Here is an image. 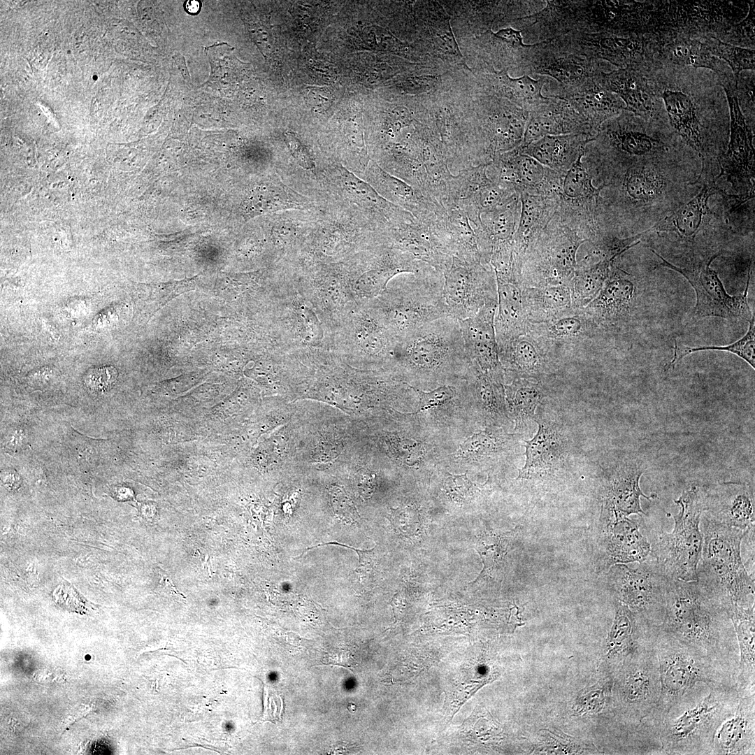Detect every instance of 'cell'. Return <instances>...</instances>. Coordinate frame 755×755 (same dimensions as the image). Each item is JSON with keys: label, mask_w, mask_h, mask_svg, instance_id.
Returning a JSON list of instances; mask_svg holds the SVG:
<instances>
[{"label": "cell", "mask_w": 755, "mask_h": 755, "mask_svg": "<svg viewBox=\"0 0 755 755\" xmlns=\"http://www.w3.org/2000/svg\"><path fill=\"white\" fill-rule=\"evenodd\" d=\"M659 628L709 658L735 680L739 649L730 609L699 580L671 579Z\"/></svg>", "instance_id": "6da1fadb"}, {"label": "cell", "mask_w": 755, "mask_h": 755, "mask_svg": "<svg viewBox=\"0 0 755 755\" xmlns=\"http://www.w3.org/2000/svg\"><path fill=\"white\" fill-rule=\"evenodd\" d=\"M738 699L735 686H696L665 715L661 754L711 755L716 730L735 711Z\"/></svg>", "instance_id": "7a4b0ae2"}, {"label": "cell", "mask_w": 755, "mask_h": 755, "mask_svg": "<svg viewBox=\"0 0 755 755\" xmlns=\"http://www.w3.org/2000/svg\"><path fill=\"white\" fill-rule=\"evenodd\" d=\"M368 302L396 341L426 323L450 317L443 273L429 264L396 275Z\"/></svg>", "instance_id": "3957f363"}, {"label": "cell", "mask_w": 755, "mask_h": 755, "mask_svg": "<svg viewBox=\"0 0 755 755\" xmlns=\"http://www.w3.org/2000/svg\"><path fill=\"white\" fill-rule=\"evenodd\" d=\"M700 528L703 542L698 580L728 606H755L754 580L745 569L741 542L749 531L721 524L705 512Z\"/></svg>", "instance_id": "277c9868"}, {"label": "cell", "mask_w": 755, "mask_h": 755, "mask_svg": "<svg viewBox=\"0 0 755 755\" xmlns=\"http://www.w3.org/2000/svg\"><path fill=\"white\" fill-rule=\"evenodd\" d=\"M654 649L661 691L653 712L662 720L677 701L700 684L711 687L735 686V678L729 672L659 628Z\"/></svg>", "instance_id": "5b68a950"}, {"label": "cell", "mask_w": 755, "mask_h": 755, "mask_svg": "<svg viewBox=\"0 0 755 755\" xmlns=\"http://www.w3.org/2000/svg\"><path fill=\"white\" fill-rule=\"evenodd\" d=\"M392 357L413 376L439 378L468 361L458 320L430 322L395 343Z\"/></svg>", "instance_id": "8992f818"}, {"label": "cell", "mask_w": 755, "mask_h": 755, "mask_svg": "<svg viewBox=\"0 0 755 755\" xmlns=\"http://www.w3.org/2000/svg\"><path fill=\"white\" fill-rule=\"evenodd\" d=\"M586 240L556 211L530 240L521 259L520 284L543 287L569 284L577 268V254Z\"/></svg>", "instance_id": "52a82bcc"}, {"label": "cell", "mask_w": 755, "mask_h": 755, "mask_svg": "<svg viewBox=\"0 0 755 755\" xmlns=\"http://www.w3.org/2000/svg\"><path fill=\"white\" fill-rule=\"evenodd\" d=\"M674 502L679 505L676 515L668 514L674 521L671 532H661L652 543L651 556L671 578L686 582L698 580V566L701 558L703 537L700 528L704 512L703 495L698 487L682 491Z\"/></svg>", "instance_id": "ba28073f"}, {"label": "cell", "mask_w": 755, "mask_h": 755, "mask_svg": "<svg viewBox=\"0 0 755 755\" xmlns=\"http://www.w3.org/2000/svg\"><path fill=\"white\" fill-rule=\"evenodd\" d=\"M612 566L607 570V582L617 601L651 624H661L666 606L667 589L671 577L651 556L635 563Z\"/></svg>", "instance_id": "9c48e42d"}, {"label": "cell", "mask_w": 755, "mask_h": 755, "mask_svg": "<svg viewBox=\"0 0 755 755\" xmlns=\"http://www.w3.org/2000/svg\"><path fill=\"white\" fill-rule=\"evenodd\" d=\"M326 196V204L361 216L379 231L415 220L411 213L387 201L367 182L334 161L327 170Z\"/></svg>", "instance_id": "30bf717a"}, {"label": "cell", "mask_w": 755, "mask_h": 755, "mask_svg": "<svg viewBox=\"0 0 755 755\" xmlns=\"http://www.w3.org/2000/svg\"><path fill=\"white\" fill-rule=\"evenodd\" d=\"M568 52L617 66L654 70L652 36H617L608 33L571 32L552 41Z\"/></svg>", "instance_id": "8fae6325"}, {"label": "cell", "mask_w": 755, "mask_h": 755, "mask_svg": "<svg viewBox=\"0 0 755 755\" xmlns=\"http://www.w3.org/2000/svg\"><path fill=\"white\" fill-rule=\"evenodd\" d=\"M443 275L445 298L454 319L463 320L486 305L498 304L496 275L491 266L452 257Z\"/></svg>", "instance_id": "7c38bea8"}, {"label": "cell", "mask_w": 755, "mask_h": 755, "mask_svg": "<svg viewBox=\"0 0 755 755\" xmlns=\"http://www.w3.org/2000/svg\"><path fill=\"white\" fill-rule=\"evenodd\" d=\"M624 663V669L617 683V696L630 716L632 725L645 735L647 727L644 720L656 707L661 691L654 645L637 652Z\"/></svg>", "instance_id": "4fadbf2b"}, {"label": "cell", "mask_w": 755, "mask_h": 755, "mask_svg": "<svg viewBox=\"0 0 755 755\" xmlns=\"http://www.w3.org/2000/svg\"><path fill=\"white\" fill-rule=\"evenodd\" d=\"M659 257L662 266L674 270L682 275L693 287L696 294L694 317H719L725 319H743L749 321L754 316L747 302L750 269L745 292L738 296L729 295L718 273L710 268L711 262L721 253H718L699 265L690 268L677 267L651 250Z\"/></svg>", "instance_id": "5bb4252c"}, {"label": "cell", "mask_w": 755, "mask_h": 755, "mask_svg": "<svg viewBox=\"0 0 755 755\" xmlns=\"http://www.w3.org/2000/svg\"><path fill=\"white\" fill-rule=\"evenodd\" d=\"M487 173L501 187L519 195H559L565 176L523 153L519 146L498 154L487 165Z\"/></svg>", "instance_id": "9a60e30c"}, {"label": "cell", "mask_w": 755, "mask_h": 755, "mask_svg": "<svg viewBox=\"0 0 755 755\" xmlns=\"http://www.w3.org/2000/svg\"><path fill=\"white\" fill-rule=\"evenodd\" d=\"M719 85L725 92L730 112V141L726 152L719 160L721 172L737 189L754 191V148L752 134L740 106L733 77L721 76ZM754 181V180H752Z\"/></svg>", "instance_id": "2e32d148"}, {"label": "cell", "mask_w": 755, "mask_h": 755, "mask_svg": "<svg viewBox=\"0 0 755 755\" xmlns=\"http://www.w3.org/2000/svg\"><path fill=\"white\" fill-rule=\"evenodd\" d=\"M520 69L526 75L554 79L559 92L572 90L603 71L599 61L564 50L552 41L531 44Z\"/></svg>", "instance_id": "e0dca14e"}, {"label": "cell", "mask_w": 755, "mask_h": 755, "mask_svg": "<svg viewBox=\"0 0 755 755\" xmlns=\"http://www.w3.org/2000/svg\"><path fill=\"white\" fill-rule=\"evenodd\" d=\"M487 165L470 166L453 174L448 185L444 208H456L463 211L473 228L480 226L483 213L517 194L492 180L487 175Z\"/></svg>", "instance_id": "ac0fdd59"}, {"label": "cell", "mask_w": 755, "mask_h": 755, "mask_svg": "<svg viewBox=\"0 0 755 755\" xmlns=\"http://www.w3.org/2000/svg\"><path fill=\"white\" fill-rule=\"evenodd\" d=\"M528 330L540 339L558 364L564 354L584 352L607 335L583 309L576 308L545 322H528Z\"/></svg>", "instance_id": "d6986e66"}, {"label": "cell", "mask_w": 755, "mask_h": 755, "mask_svg": "<svg viewBox=\"0 0 755 755\" xmlns=\"http://www.w3.org/2000/svg\"><path fill=\"white\" fill-rule=\"evenodd\" d=\"M635 296L633 275L614 259L602 289L583 310L607 334L619 333L630 321Z\"/></svg>", "instance_id": "ffe728a7"}, {"label": "cell", "mask_w": 755, "mask_h": 755, "mask_svg": "<svg viewBox=\"0 0 755 755\" xmlns=\"http://www.w3.org/2000/svg\"><path fill=\"white\" fill-rule=\"evenodd\" d=\"M536 434L526 440V461L516 480L549 478L563 466L568 455V438L561 425L541 414H535Z\"/></svg>", "instance_id": "44dd1931"}, {"label": "cell", "mask_w": 755, "mask_h": 755, "mask_svg": "<svg viewBox=\"0 0 755 755\" xmlns=\"http://www.w3.org/2000/svg\"><path fill=\"white\" fill-rule=\"evenodd\" d=\"M601 522L598 572H607L617 563H640L650 556L651 541L636 522L628 517Z\"/></svg>", "instance_id": "7402d4cb"}, {"label": "cell", "mask_w": 755, "mask_h": 755, "mask_svg": "<svg viewBox=\"0 0 755 755\" xmlns=\"http://www.w3.org/2000/svg\"><path fill=\"white\" fill-rule=\"evenodd\" d=\"M501 364L506 375L515 378L548 380L555 375L559 364L540 339L527 331L498 347Z\"/></svg>", "instance_id": "603a6c76"}, {"label": "cell", "mask_w": 755, "mask_h": 755, "mask_svg": "<svg viewBox=\"0 0 755 755\" xmlns=\"http://www.w3.org/2000/svg\"><path fill=\"white\" fill-rule=\"evenodd\" d=\"M497 304L482 307L472 317L459 321L470 365L482 373L503 381L494 329Z\"/></svg>", "instance_id": "cb8c5ba5"}, {"label": "cell", "mask_w": 755, "mask_h": 755, "mask_svg": "<svg viewBox=\"0 0 755 755\" xmlns=\"http://www.w3.org/2000/svg\"><path fill=\"white\" fill-rule=\"evenodd\" d=\"M387 243L415 259L444 273L451 265L452 255L439 232L429 220L416 219L384 231Z\"/></svg>", "instance_id": "d4e9b609"}, {"label": "cell", "mask_w": 755, "mask_h": 755, "mask_svg": "<svg viewBox=\"0 0 755 755\" xmlns=\"http://www.w3.org/2000/svg\"><path fill=\"white\" fill-rule=\"evenodd\" d=\"M652 73L650 69L627 67L601 71L598 78L603 87L621 99L625 110L648 120L656 115L660 98Z\"/></svg>", "instance_id": "484cf974"}, {"label": "cell", "mask_w": 755, "mask_h": 755, "mask_svg": "<svg viewBox=\"0 0 755 755\" xmlns=\"http://www.w3.org/2000/svg\"><path fill=\"white\" fill-rule=\"evenodd\" d=\"M643 473L638 466H620L605 478L602 490L601 521L628 517L631 515H645L641 508L640 496L647 500L657 498L645 495L640 487Z\"/></svg>", "instance_id": "4316f807"}, {"label": "cell", "mask_w": 755, "mask_h": 755, "mask_svg": "<svg viewBox=\"0 0 755 755\" xmlns=\"http://www.w3.org/2000/svg\"><path fill=\"white\" fill-rule=\"evenodd\" d=\"M596 134L569 103L554 95L528 111L522 146L547 136Z\"/></svg>", "instance_id": "83f0119b"}, {"label": "cell", "mask_w": 755, "mask_h": 755, "mask_svg": "<svg viewBox=\"0 0 755 755\" xmlns=\"http://www.w3.org/2000/svg\"><path fill=\"white\" fill-rule=\"evenodd\" d=\"M703 495V512L714 520L745 531L754 528V494L750 486L725 482Z\"/></svg>", "instance_id": "f1b7e54d"}, {"label": "cell", "mask_w": 755, "mask_h": 755, "mask_svg": "<svg viewBox=\"0 0 755 755\" xmlns=\"http://www.w3.org/2000/svg\"><path fill=\"white\" fill-rule=\"evenodd\" d=\"M652 52L655 69L691 66L696 69H709L720 76L726 74L719 64V59L712 55L702 36H653Z\"/></svg>", "instance_id": "f546056e"}, {"label": "cell", "mask_w": 755, "mask_h": 755, "mask_svg": "<svg viewBox=\"0 0 755 755\" xmlns=\"http://www.w3.org/2000/svg\"><path fill=\"white\" fill-rule=\"evenodd\" d=\"M520 211V195L515 194L481 215V225L473 229L485 264L493 252L513 247Z\"/></svg>", "instance_id": "4dcf8cb0"}, {"label": "cell", "mask_w": 755, "mask_h": 755, "mask_svg": "<svg viewBox=\"0 0 755 755\" xmlns=\"http://www.w3.org/2000/svg\"><path fill=\"white\" fill-rule=\"evenodd\" d=\"M362 179L381 196L409 212L417 220H427L445 209L408 182L382 169L373 160L369 162Z\"/></svg>", "instance_id": "1f68e13d"}, {"label": "cell", "mask_w": 755, "mask_h": 755, "mask_svg": "<svg viewBox=\"0 0 755 755\" xmlns=\"http://www.w3.org/2000/svg\"><path fill=\"white\" fill-rule=\"evenodd\" d=\"M598 74L572 90L554 95L567 101L596 135L605 122L625 109L621 99L602 85Z\"/></svg>", "instance_id": "d6a6232c"}, {"label": "cell", "mask_w": 755, "mask_h": 755, "mask_svg": "<svg viewBox=\"0 0 755 755\" xmlns=\"http://www.w3.org/2000/svg\"><path fill=\"white\" fill-rule=\"evenodd\" d=\"M755 754V696L739 697L735 711L714 733L711 755Z\"/></svg>", "instance_id": "836d02e7"}, {"label": "cell", "mask_w": 755, "mask_h": 755, "mask_svg": "<svg viewBox=\"0 0 755 755\" xmlns=\"http://www.w3.org/2000/svg\"><path fill=\"white\" fill-rule=\"evenodd\" d=\"M495 275L498 304L494 329L499 347L526 333L528 322L523 305L522 286L519 279L513 275Z\"/></svg>", "instance_id": "e575fe53"}, {"label": "cell", "mask_w": 755, "mask_h": 755, "mask_svg": "<svg viewBox=\"0 0 755 755\" xmlns=\"http://www.w3.org/2000/svg\"><path fill=\"white\" fill-rule=\"evenodd\" d=\"M508 69L496 71L492 69L479 74L480 86L487 93L505 99L519 108L529 111L544 101L547 96L542 94L543 87L548 82L545 76L534 79L524 74L512 78Z\"/></svg>", "instance_id": "d590c367"}, {"label": "cell", "mask_w": 755, "mask_h": 755, "mask_svg": "<svg viewBox=\"0 0 755 755\" xmlns=\"http://www.w3.org/2000/svg\"><path fill=\"white\" fill-rule=\"evenodd\" d=\"M522 32L508 27L494 33L489 29L478 38L477 49L479 57L483 61V71L511 67L521 69L531 44H525Z\"/></svg>", "instance_id": "8d00e7d4"}, {"label": "cell", "mask_w": 755, "mask_h": 755, "mask_svg": "<svg viewBox=\"0 0 755 755\" xmlns=\"http://www.w3.org/2000/svg\"><path fill=\"white\" fill-rule=\"evenodd\" d=\"M594 137L584 133L544 136L528 145H519L521 151L543 166L563 175L580 157Z\"/></svg>", "instance_id": "74e56055"}, {"label": "cell", "mask_w": 755, "mask_h": 755, "mask_svg": "<svg viewBox=\"0 0 755 755\" xmlns=\"http://www.w3.org/2000/svg\"><path fill=\"white\" fill-rule=\"evenodd\" d=\"M731 618L739 649L737 693L738 697L755 696V606H732Z\"/></svg>", "instance_id": "f35d334b"}, {"label": "cell", "mask_w": 755, "mask_h": 755, "mask_svg": "<svg viewBox=\"0 0 755 755\" xmlns=\"http://www.w3.org/2000/svg\"><path fill=\"white\" fill-rule=\"evenodd\" d=\"M322 212V209L287 210L268 219L272 241L286 259L294 257L302 249Z\"/></svg>", "instance_id": "ab89813d"}, {"label": "cell", "mask_w": 755, "mask_h": 755, "mask_svg": "<svg viewBox=\"0 0 755 755\" xmlns=\"http://www.w3.org/2000/svg\"><path fill=\"white\" fill-rule=\"evenodd\" d=\"M521 211L515 234L514 259L521 265L523 254L532 238L552 219L559 204V195L520 194Z\"/></svg>", "instance_id": "60d3db41"}, {"label": "cell", "mask_w": 755, "mask_h": 755, "mask_svg": "<svg viewBox=\"0 0 755 755\" xmlns=\"http://www.w3.org/2000/svg\"><path fill=\"white\" fill-rule=\"evenodd\" d=\"M659 96L674 130L703 157L702 125L692 98L682 91L668 88L659 92Z\"/></svg>", "instance_id": "b9f144b4"}, {"label": "cell", "mask_w": 755, "mask_h": 755, "mask_svg": "<svg viewBox=\"0 0 755 755\" xmlns=\"http://www.w3.org/2000/svg\"><path fill=\"white\" fill-rule=\"evenodd\" d=\"M522 300L529 323L545 322L573 309L569 284L543 287H522Z\"/></svg>", "instance_id": "7bdbcfd3"}, {"label": "cell", "mask_w": 755, "mask_h": 755, "mask_svg": "<svg viewBox=\"0 0 755 755\" xmlns=\"http://www.w3.org/2000/svg\"><path fill=\"white\" fill-rule=\"evenodd\" d=\"M546 380L515 378L504 385L506 401L515 421V430L519 432L528 431L537 408L542 405L547 396Z\"/></svg>", "instance_id": "ee69618b"}, {"label": "cell", "mask_w": 755, "mask_h": 755, "mask_svg": "<svg viewBox=\"0 0 755 755\" xmlns=\"http://www.w3.org/2000/svg\"><path fill=\"white\" fill-rule=\"evenodd\" d=\"M718 192L720 190L714 182L705 184L693 199L660 220L649 231H673L682 238H694L708 213V199Z\"/></svg>", "instance_id": "f6af8a7d"}, {"label": "cell", "mask_w": 755, "mask_h": 755, "mask_svg": "<svg viewBox=\"0 0 755 755\" xmlns=\"http://www.w3.org/2000/svg\"><path fill=\"white\" fill-rule=\"evenodd\" d=\"M515 533V531L503 533L487 531L478 537L475 548L482 559L483 568L477 577L471 582L473 584L482 580L501 578L505 558Z\"/></svg>", "instance_id": "bcb514c9"}, {"label": "cell", "mask_w": 755, "mask_h": 755, "mask_svg": "<svg viewBox=\"0 0 755 755\" xmlns=\"http://www.w3.org/2000/svg\"><path fill=\"white\" fill-rule=\"evenodd\" d=\"M445 210V222L452 257L485 264L478 247L475 231L466 215L456 208Z\"/></svg>", "instance_id": "7dc6e473"}, {"label": "cell", "mask_w": 755, "mask_h": 755, "mask_svg": "<svg viewBox=\"0 0 755 755\" xmlns=\"http://www.w3.org/2000/svg\"><path fill=\"white\" fill-rule=\"evenodd\" d=\"M613 260L605 259L576 268L569 283L574 308H584L598 295L608 277Z\"/></svg>", "instance_id": "c3c4849f"}, {"label": "cell", "mask_w": 755, "mask_h": 755, "mask_svg": "<svg viewBox=\"0 0 755 755\" xmlns=\"http://www.w3.org/2000/svg\"><path fill=\"white\" fill-rule=\"evenodd\" d=\"M487 429L467 438L460 445L459 457L470 461H480L495 456L517 441L515 435L501 434Z\"/></svg>", "instance_id": "681fc988"}, {"label": "cell", "mask_w": 755, "mask_h": 755, "mask_svg": "<svg viewBox=\"0 0 755 755\" xmlns=\"http://www.w3.org/2000/svg\"><path fill=\"white\" fill-rule=\"evenodd\" d=\"M749 322V326L746 334L738 341L724 346H700L696 347H690L683 345L680 341L675 340L674 346V354L670 364L668 365V369L670 367L674 368L675 364L680 361L682 358L686 355L702 350H721L727 351L734 354H736L739 357L744 359L754 369L755 368V322L754 316L752 317Z\"/></svg>", "instance_id": "f907efd6"}, {"label": "cell", "mask_w": 755, "mask_h": 755, "mask_svg": "<svg viewBox=\"0 0 755 755\" xmlns=\"http://www.w3.org/2000/svg\"><path fill=\"white\" fill-rule=\"evenodd\" d=\"M702 37L712 55L724 60L729 65L733 77H738L742 71H754V49L734 45L714 36Z\"/></svg>", "instance_id": "816d5d0a"}, {"label": "cell", "mask_w": 755, "mask_h": 755, "mask_svg": "<svg viewBox=\"0 0 755 755\" xmlns=\"http://www.w3.org/2000/svg\"><path fill=\"white\" fill-rule=\"evenodd\" d=\"M749 11L747 16L738 23L731 25L723 34L724 42L747 48L754 49L755 8L753 1H747Z\"/></svg>", "instance_id": "f5cc1de1"}, {"label": "cell", "mask_w": 755, "mask_h": 755, "mask_svg": "<svg viewBox=\"0 0 755 755\" xmlns=\"http://www.w3.org/2000/svg\"><path fill=\"white\" fill-rule=\"evenodd\" d=\"M117 376V371L113 366L94 367L85 372L83 383L89 390L95 393H103L115 384Z\"/></svg>", "instance_id": "db71d44e"}, {"label": "cell", "mask_w": 755, "mask_h": 755, "mask_svg": "<svg viewBox=\"0 0 755 755\" xmlns=\"http://www.w3.org/2000/svg\"><path fill=\"white\" fill-rule=\"evenodd\" d=\"M411 388L419 397V409L416 413L447 403L455 396L456 392L454 387L446 384L438 387L430 391H424L413 387Z\"/></svg>", "instance_id": "11a10c76"}, {"label": "cell", "mask_w": 755, "mask_h": 755, "mask_svg": "<svg viewBox=\"0 0 755 755\" xmlns=\"http://www.w3.org/2000/svg\"><path fill=\"white\" fill-rule=\"evenodd\" d=\"M331 505L334 514L345 522L357 521L359 517L358 512L344 489L338 486H332L329 490Z\"/></svg>", "instance_id": "9f6ffc18"}, {"label": "cell", "mask_w": 755, "mask_h": 755, "mask_svg": "<svg viewBox=\"0 0 755 755\" xmlns=\"http://www.w3.org/2000/svg\"><path fill=\"white\" fill-rule=\"evenodd\" d=\"M52 598L61 607L70 612L81 613L85 609L84 599L68 584L58 585L52 592Z\"/></svg>", "instance_id": "6f0895ef"}, {"label": "cell", "mask_w": 755, "mask_h": 755, "mask_svg": "<svg viewBox=\"0 0 755 755\" xmlns=\"http://www.w3.org/2000/svg\"><path fill=\"white\" fill-rule=\"evenodd\" d=\"M446 492L453 499L462 501L472 496L476 489L467 477L466 473L462 475H450L444 482Z\"/></svg>", "instance_id": "680465c9"}, {"label": "cell", "mask_w": 755, "mask_h": 755, "mask_svg": "<svg viewBox=\"0 0 755 755\" xmlns=\"http://www.w3.org/2000/svg\"><path fill=\"white\" fill-rule=\"evenodd\" d=\"M391 446L399 459L409 466L417 463L423 454L422 444L412 440L396 438Z\"/></svg>", "instance_id": "91938a15"}, {"label": "cell", "mask_w": 755, "mask_h": 755, "mask_svg": "<svg viewBox=\"0 0 755 755\" xmlns=\"http://www.w3.org/2000/svg\"><path fill=\"white\" fill-rule=\"evenodd\" d=\"M1 480L3 485L9 489H17L21 483L20 476L13 470L4 471L2 473Z\"/></svg>", "instance_id": "94428289"}, {"label": "cell", "mask_w": 755, "mask_h": 755, "mask_svg": "<svg viewBox=\"0 0 755 755\" xmlns=\"http://www.w3.org/2000/svg\"><path fill=\"white\" fill-rule=\"evenodd\" d=\"M173 58L176 63L180 73L182 74L183 78L186 81L189 82L191 80L190 75L188 71L184 56L177 52L173 55Z\"/></svg>", "instance_id": "6125c7cd"}, {"label": "cell", "mask_w": 755, "mask_h": 755, "mask_svg": "<svg viewBox=\"0 0 755 755\" xmlns=\"http://www.w3.org/2000/svg\"><path fill=\"white\" fill-rule=\"evenodd\" d=\"M113 494L114 497L121 501L131 498L133 494L130 489L124 487L115 488Z\"/></svg>", "instance_id": "be15d7a7"}, {"label": "cell", "mask_w": 755, "mask_h": 755, "mask_svg": "<svg viewBox=\"0 0 755 755\" xmlns=\"http://www.w3.org/2000/svg\"><path fill=\"white\" fill-rule=\"evenodd\" d=\"M184 7L187 13L192 15H196L200 11L201 3V1L196 0L187 1L184 5Z\"/></svg>", "instance_id": "e7e4bbea"}]
</instances>
